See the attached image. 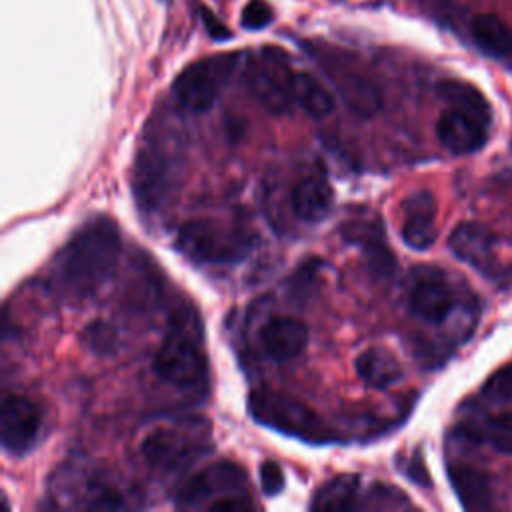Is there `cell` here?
Instances as JSON below:
<instances>
[{"mask_svg": "<svg viewBox=\"0 0 512 512\" xmlns=\"http://www.w3.org/2000/svg\"><path fill=\"white\" fill-rule=\"evenodd\" d=\"M122 250L120 230L108 216L90 218L64 244L52 266V288L68 302L92 298L114 274Z\"/></svg>", "mask_w": 512, "mask_h": 512, "instance_id": "obj_1", "label": "cell"}, {"mask_svg": "<svg viewBox=\"0 0 512 512\" xmlns=\"http://www.w3.org/2000/svg\"><path fill=\"white\" fill-rule=\"evenodd\" d=\"M186 144L178 130L156 126L144 136L132 170V190L138 206L156 212L166 206L184 180Z\"/></svg>", "mask_w": 512, "mask_h": 512, "instance_id": "obj_2", "label": "cell"}, {"mask_svg": "<svg viewBox=\"0 0 512 512\" xmlns=\"http://www.w3.org/2000/svg\"><path fill=\"white\" fill-rule=\"evenodd\" d=\"M152 368L160 380L178 388H198L206 382L208 364L202 352V324L194 308H180L170 316Z\"/></svg>", "mask_w": 512, "mask_h": 512, "instance_id": "obj_3", "label": "cell"}, {"mask_svg": "<svg viewBox=\"0 0 512 512\" xmlns=\"http://www.w3.org/2000/svg\"><path fill=\"white\" fill-rule=\"evenodd\" d=\"M254 246V232L242 222L194 218L176 232V248L192 262L206 266H234Z\"/></svg>", "mask_w": 512, "mask_h": 512, "instance_id": "obj_4", "label": "cell"}, {"mask_svg": "<svg viewBox=\"0 0 512 512\" xmlns=\"http://www.w3.org/2000/svg\"><path fill=\"white\" fill-rule=\"evenodd\" d=\"M248 410L258 424L304 442L326 444L334 440L332 430L308 404L284 392L268 388L252 390L248 396Z\"/></svg>", "mask_w": 512, "mask_h": 512, "instance_id": "obj_5", "label": "cell"}, {"mask_svg": "<svg viewBox=\"0 0 512 512\" xmlns=\"http://www.w3.org/2000/svg\"><path fill=\"white\" fill-rule=\"evenodd\" d=\"M144 460L160 472H176L210 452V426L202 418H186L148 432L140 444Z\"/></svg>", "mask_w": 512, "mask_h": 512, "instance_id": "obj_6", "label": "cell"}, {"mask_svg": "<svg viewBox=\"0 0 512 512\" xmlns=\"http://www.w3.org/2000/svg\"><path fill=\"white\" fill-rule=\"evenodd\" d=\"M246 86L250 94L272 114H284L292 108L294 72L286 56L274 48H262L246 66Z\"/></svg>", "mask_w": 512, "mask_h": 512, "instance_id": "obj_7", "label": "cell"}, {"mask_svg": "<svg viewBox=\"0 0 512 512\" xmlns=\"http://www.w3.org/2000/svg\"><path fill=\"white\" fill-rule=\"evenodd\" d=\"M236 64V56L220 54L198 60L186 66L174 80L172 92L182 108L200 114L206 112L218 98Z\"/></svg>", "mask_w": 512, "mask_h": 512, "instance_id": "obj_8", "label": "cell"}, {"mask_svg": "<svg viewBox=\"0 0 512 512\" xmlns=\"http://www.w3.org/2000/svg\"><path fill=\"white\" fill-rule=\"evenodd\" d=\"M246 486H248L246 470L232 460H220L196 472L178 490L176 506L178 508H198V506L210 508L218 500L242 496Z\"/></svg>", "mask_w": 512, "mask_h": 512, "instance_id": "obj_9", "label": "cell"}, {"mask_svg": "<svg viewBox=\"0 0 512 512\" xmlns=\"http://www.w3.org/2000/svg\"><path fill=\"white\" fill-rule=\"evenodd\" d=\"M42 434V410L22 394H8L0 410V442L12 456L30 452Z\"/></svg>", "mask_w": 512, "mask_h": 512, "instance_id": "obj_10", "label": "cell"}, {"mask_svg": "<svg viewBox=\"0 0 512 512\" xmlns=\"http://www.w3.org/2000/svg\"><path fill=\"white\" fill-rule=\"evenodd\" d=\"M454 304V290L442 270L420 268L414 274L408 290V308L418 320L428 324H440L450 316Z\"/></svg>", "mask_w": 512, "mask_h": 512, "instance_id": "obj_11", "label": "cell"}, {"mask_svg": "<svg viewBox=\"0 0 512 512\" xmlns=\"http://www.w3.org/2000/svg\"><path fill=\"white\" fill-rule=\"evenodd\" d=\"M488 128L490 120L458 106H448L436 122L438 140L452 154H472L480 150L488 140Z\"/></svg>", "mask_w": 512, "mask_h": 512, "instance_id": "obj_12", "label": "cell"}, {"mask_svg": "<svg viewBox=\"0 0 512 512\" xmlns=\"http://www.w3.org/2000/svg\"><path fill=\"white\" fill-rule=\"evenodd\" d=\"M496 246V234L478 222L458 224L448 238V248L452 254L486 276L496 268Z\"/></svg>", "mask_w": 512, "mask_h": 512, "instance_id": "obj_13", "label": "cell"}, {"mask_svg": "<svg viewBox=\"0 0 512 512\" xmlns=\"http://www.w3.org/2000/svg\"><path fill=\"white\" fill-rule=\"evenodd\" d=\"M400 234L406 246L414 250H426L436 240V200L432 192L418 190L408 194L402 204Z\"/></svg>", "mask_w": 512, "mask_h": 512, "instance_id": "obj_14", "label": "cell"}, {"mask_svg": "<svg viewBox=\"0 0 512 512\" xmlns=\"http://www.w3.org/2000/svg\"><path fill=\"white\" fill-rule=\"evenodd\" d=\"M260 344L270 360L290 362L304 352L308 328L292 316H272L260 328Z\"/></svg>", "mask_w": 512, "mask_h": 512, "instance_id": "obj_15", "label": "cell"}, {"mask_svg": "<svg viewBox=\"0 0 512 512\" xmlns=\"http://www.w3.org/2000/svg\"><path fill=\"white\" fill-rule=\"evenodd\" d=\"M334 202V192L328 178L322 172H312L302 176L290 194V208L294 216L302 222L324 220Z\"/></svg>", "mask_w": 512, "mask_h": 512, "instance_id": "obj_16", "label": "cell"}, {"mask_svg": "<svg viewBox=\"0 0 512 512\" xmlns=\"http://www.w3.org/2000/svg\"><path fill=\"white\" fill-rule=\"evenodd\" d=\"M342 234L348 242H352L364 250V254L370 258L372 268H376L378 274H382V276L392 274L396 260H394L392 250L386 244V236H384L380 220H376V218L374 220H370V218L350 220L344 224Z\"/></svg>", "mask_w": 512, "mask_h": 512, "instance_id": "obj_17", "label": "cell"}, {"mask_svg": "<svg viewBox=\"0 0 512 512\" xmlns=\"http://www.w3.org/2000/svg\"><path fill=\"white\" fill-rule=\"evenodd\" d=\"M354 368L358 378L376 390H384L402 378L400 362L390 350L382 346H370L362 350L354 358Z\"/></svg>", "mask_w": 512, "mask_h": 512, "instance_id": "obj_18", "label": "cell"}, {"mask_svg": "<svg viewBox=\"0 0 512 512\" xmlns=\"http://www.w3.org/2000/svg\"><path fill=\"white\" fill-rule=\"evenodd\" d=\"M448 476L464 508L486 510L490 506L492 490H490V478L484 470L466 466V464H454L448 468Z\"/></svg>", "mask_w": 512, "mask_h": 512, "instance_id": "obj_19", "label": "cell"}, {"mask_svg": "<svg viewBox=\"0 0 512 512\" xmlns=\"http://www.w3.org/2000/svg\"><path fill=\"white\" fill-rule=\"evenodd\" d=\"M458 434L472 442H486L502 454H512V412L488 416L484 422H464Z\"/></svg>", "mask_w": 512, "mask_h": 512, "instance_id": "obj_20", "label": "cell"}, {"mask_svg": "<svg viewBox=\"0 0 512 512\" xmlns=\"http://www.w3.org/2000/svg\"><path fill=\"white\" fill-rule=\"evenodd\" d=\"M470 34L476 46L490 56H506L512 52V30L496 14H478L470 22Z\"/></svg>", "mask_w": 512, "mask_h": 512, "instance_id": "obj_21", "label": "cell"}, {"mask_svg": "<svg viewBox=\"0 0 512 512\" xmlns=\"http://www.w3.org/2000/svg\"><path fill=\"white\" fill-rule=\"evenodd\" d=\"M338 94L344 100V104L356 112L358 116H374L382 108V96L380 90L364 76L358 74H344L336 82Z\"/></svg>", "mask_w": 512, "mask_h": 512, "instance_id": "obj_22", "label": "cell"}, {"mask_svg": "<svg viewBox=\"0 0 512 512\" xmlns=\"http://www.w3.org/2000/svg\"><path fill=\"white\" fill-rule=\"evenodd\" d=\"M292 100L312 118H324L334 108V98L328 88L308 72H294Z\"/></svg>", "mask_w": 512, "mask_h": 512, "instance_id": "obj_23", "label": "cell"}, {"mask_svg": "<svg viewBox=\"0 0 512 512\" xmlns=\"http://www.w3.org/2000/svg\"><path fill=\"white\" fill-rule=\"evenodd\" d=\"M358 490L360 478L352 474H342L328 480L314 494L310 508L320 510H352L358 506Z\"/></svg>", "mask_w": 512, "mask_h": 512, "instance_id": "obj_24", "label": "cell"}, {"mask_svg": "<svg viewBox=\"0 0 512 512\" xmlns=\"http://www.w3.org/2000/svg\"><path fill=\"white\" fill-rule=\"evenodd\" d=\"M438 94L450 106H458V108L474 112L486 120H492V110H490L488 100L472 84H466L460 80H444L438 84Z\"/></svg>", "mask_w": 512, "mask_h": 512, "instance_id": "obj_25", "label": "cell"}, {"mask_svg": "<svg viewBox=\"0 0 512 512\" xmlns=\"http://www.w3.org/2000/svg\"><path fill=\"white\" fill-rule=\"evenodd\" d=\"M82 506L90 510H120L128 508V502L124 492L116 484L104 478H92L88 482Z\"/></svg>", "mask_w": 512, "mask_h": 512, "instance_id": "obj_26", "label": "cell"}, {"mask_svg": "<svg viewBox=\"0 0 512 512\" xmlns=\"http://www.w3.org/2000/svg\"><path fill=\"white\" fill-rule=\"evenodd\" d=\"M484 396L496 402H512V362L498 368L482 388Z\"/></svg>", "mask_w": 512, "mask_h": 512, "instance_id": "obj_27", "label": "cell"}, {"mask_svg": "<svg viewBox=\"0 0 512 512\" xmlns=\"http://www.w3.org/2000/svg\"><path fill=\"white\" fill-rule=\"evenodd\" d=\"M272 16H274L272 6L266 0H250L242 8L240 22L248 30H260V28H264L272 20Z\"/></svg>", "mask_w": 512, "mask_h": 512, "instance_id": "obj_28", "label": "cell"}, {"mask_svg": "<svg viewBox=\"0 0 512 512\" xmlns=\"http://www.w3.org/2000/svg\"><path fill=\"white\" fill-rule=\"evenodd\" d=\"M368 498L376 508H410V500L406 498V494L386 484H374Z\"/></svg>", "mask_w": 512, "mask_h": 512, "instance_id": "obj_29", "label": "cell"}, {"mask_svg": "<svg viewBox=\"0 0 512 512\" xmlns=\"http://www.w3.org/2000/svg\"><path fill=\"white\" fill-rule=\"evenodd\" d=\"M260 486L268 496H276L284 488V472L278 462L266 460L260 466Z\"/></svg>", "mask_w": 512, "mask_h": 512, "instance_id": "obj_30", "label": "cell"}, {"mask_svg": "<svg viewBox=\"0 0 512 512\" xmlns=\"http://www.w3.org/2000/svg\"><path fill=\"white\" fill-rule=\"evenodd\" d=\"M86 342L96 350V352H102V350H112L114 346V330L104 324V322H96L92 324L88 330H86Z\"/></svg>", "mask_w": 512, "mask_h": 512, "instance_id": "obj_31", "label": "cell"}, {"mask_svg": "<svg viewBox=\"0 0 512 512\" xmlns=\"http://www.w3.org/2000/svg\"><path fill=\"white\" fill-rule=\"evenodd\" d=\"M404 472H406V476H408L412 482H416V484H420V486H430V476H428L426 466H424V462L420 460L418 454H414L412 460H408V466L404 468Z\"/></svg>", "mask_w": 512, "mask_h": 512, "instance_id": "obj_32", "label": "cell"}, {"mask_svg": "<svg viewBox=\"0 0 512 512\" xmlns=\"http://www.w3.org/2000/svg\"><path fill=\"white\" fill-rule=\"evenodd\" d=\"M202 18H204V24H206V30L212 38L216 40H224V38H230V30L210 12V10H202Z\"/></svg>", "mask_w": 512, "mask_h": 512, "instance_id": "obj_33", "label": "cell"}]
</instances>
